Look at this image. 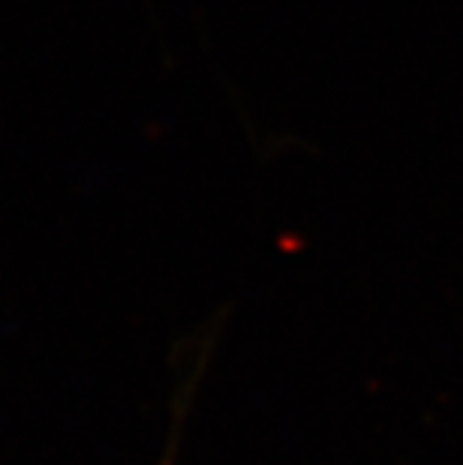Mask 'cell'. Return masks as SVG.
<instances>
[{
	"label": "cell",
	"mask_w": 463,
	"mask_h": 465,
	"mask_svg": "<svg viewBox=\"0 0 463 465\" xmlns=\"http://www.w3.org/2000/svg\"><path fill=\"white\" fill-rule=\"evenodd\" d=\"M172 460H175V439H172V450L166 453V460H163L160 465H172Z\"/></svg>",
	"instance_id": "cell-1"
}]
</instances>
